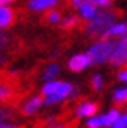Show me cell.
<instances>
[{
    "mask_svg": "<svg viewBox=\"0 0 127 128\" xmlns=\"http://www.w3.org/2000/svg\"><path fill=\"white\" fill-rule=\"evenodd\" d=\"M41 94L44 97V106H55L66 100H72L79 97V91L72 83L52 80L46 81L41 88Z\"/></svg>",
    "mask_w": 127,
    "mask_h": 128,
    "instance_id": "1",
    "label": "cell"
},
{
    "mask_svg": "<svg viewBox=\"0 0 127 128\" xmlns=\"http://www.w3.org/2000/svg\"><path fill=\"white\" fill-rule=\"evenodd\" d=\"M116 17L118 12L113 10H102L99 11L96 17L91 19L90 22L86 24V34L91 38H102L105 34V31L108 30L113 24H116Z\"/></svg>",
    "mask_w": 127,
    "mask_h": 128,
    "instance_id": "2",
    "label": "cell"
},
{
    "mask_svg": "<svg viewBox=\"0 0 127 128\" xmlns=\"http://www.w3.org/2000/svg\"><path fill=\"white\" fill-rule=\"evenodd\" d=\"M113 50H115V42L105 39V38H100L88 48V55L91 56L93 64H104L110 61Z\"/></svg>",
    "mask_w": 127,
    "mask_h": 128,
    "instance_id": "3",
    "label": "cell"
},
{
    "mask_svg": "<svg viewBox=\"0 0 127 128\" xmlns=\"http://www.w3.org/2000/svg\"><path fill=\"white\" fill-rule=\"evenodd\" d=\"M108 62L113 67H122L127 64V36L119 38L115 42V50H113Z\"/></svg>",
    "mask_w": 127,
    "mask_h": 128,
    "instance_id": "4",
    "label": "cell"
},
{
    "mask_svg": "<svg viewBox=\"0 0 127 128\" xmlns=\"http://www.w3.org/2000/svg\"><path fill=\"white\" fill-rule=\"evenodd\" d=\"M91 66H93V60H91V56L88 55V52L86 53H75L68 60V69L74 74L83 72V70H86Z\"/></svg>",
    "mask_w": 127,
    "mask_h": 128,
    "instance_id": "5",
    "label": "cell"
},
{
    "mask_svg": "<svg viewBox=\"0 0 127 128\" xmlns=\"http://www.w3.org/2000/svg\"><path fill=\"white\" fill-rule=\"evenodd\" d=\"M97 111H99V105L96 103V102H93V100H82L80 103L75 106L74 114H75V117H79V119H88L91 116H96Z\"/></svg>",
    "mask_w": 127,
    "mask_h": 128,
    "instance_id": "6",
    "label": "cell"
},
{
    "mask_svg": "<svg viewBox=\"0 0 127 128\" xmlns=\"http://www.w3.org/2000/svg\"><path fill=\"white\" fill-rule=\"evenodd\" d=\"M44 106V97L41 95H31L22 103V114L27 117H31L41 111V108Z\"/></svg>",
    "mask_w": 127,
    "mask_h": 128,
    "instance_id": "7",
    "label": "cell"
},
{
    "mask_svg": "<svg viewBox=\"0 0 127 128\" xmlns=\"http://www.w3.org/2000/svg\"><path fill=\"white\" fill-rule=\"evenodd\" d=\"M16 20V14L8 5H2L0 6V30H6L10 28Z\"/></svg>",
    "mask_w": 127,
    "mask_h": 128,
    "instance_id": "8",
    "label": "cell"
},
{
    "mask_svg": "<svg viewBox=\"0 0 127 128\" xmlns=\"http://www.w3.org/2000/svg\"><path fill=\"white\" fill-rule=\"evenodd\" d=\"M124 36H127V24L125 22H118V24H113L111 27L105 31V34L102 38H105V39H113V38L119 39V38H124Z\"/></svg>",
    "mask_w": 127,
    "mask_h": 128,
    "instance_id": "9",
    "label": "cell"
},
{
    "mask_svg": "<svg viewBox=\"0 0 127 128\" xmlns=\"http://www.w3.org/2000/svg\"><path fill=\"white\" fill-rule=\"evenodd\" d=\"M97 12H99L97 6L94 5V3H90V2L83 3V5L79 8V16H80V19H83V20H86V22H90L91 19L96 17Z\"/></svg>",
    "mask_w": 127,
    "mask_h": 128,
    "instance_id": "10",
    "label": "cell"
},
{
    "mask_svg": "<svg viewBox=\"0 0 127 128\" xmlns=\"http://www.w3.org/2000/svg\"><path fill=\"white\" fill-rule=\"evenodd\" d=\"M61 75V66L58 62H50L46 66V69L42 70V80L44 81H52L56 80Z\"/></svg>",
    "mask_w": 127,
    "mask_h": 128,
    "instance_id": "11",
    "label": "cell"
},
{
    "mask_svg": "<svg viewBox=\"0 0 127 128\" xmlns=\"http://www.w3.org/2000/svg\"><path fill=\"white\" fill-rule=\"evenodd\" d=\"M58 3V0H30L28 2V8L31 11H49L50 8H53V6Z\"/></svg>",
    "mask_w": 127,
    "mask_h": 128,
    "instance_id": "12",
    "label": "cell"
},
{
    "mask_svg": "<svg viewBox=\"0 0 127 128\" xmlns=\"http://www.w3.org/2000/svg\"><path fill=\"white\" fill-rule=\"evenodd\" d=\"M122 114V111L119 108H110L108 111H105L102 114V120H104V126L105 128H111V125L118 120V117Z\"/></svg>",
    "mask_w": 127,
    "mask_h": 128,
    "instance_id": "13",
    "label": "cell"
},
{
    "mask_svg": "<svg viewBox=\"0 0 127 128\" xmlns=\"http://www.w3.org/2000/svg\"><path fill=\"white\" fill-rule=\"evenodd\" d=\"M111 98L116 105H127V84L116 88L111 94Z\"/></svg>",
    "mask_w": 127,
    "mask_h": 128,
    "instance_id": "14",
    "label": "cell"
},
{
    "mask_svg": "<svg viewBox=\"0 0 127 128\" xmlns=\"http://www.w3.org/2000/svg\"><path fill=\"white\" fill-rule=\"evenodd\" d=\"M85 126L86 128H105L104 120H102V114H96V116L85 119Z\"/></svg>",
    "mask_w": 127,
    "mask_h": 128,
    "instance_id": "15",
    "label": "cell"
},
{
    "mask_svg": "<svg viewBox=\"0 0 127 128\" xmlns=\"http://www.w3.org/2000/svg\"><path fill=\"white\" fill-rule=\"evenodd\" d=\"M79 24H80V16L77 17V16L71 14V16H68L61 20V28L63 30H72V28L77 27Z\"/></svg>",
    "mask_w": 127,
    "mask_h": 128,
    "instance_id": "16",
    "label": "cell"
},
{
    "mask_svg": "<svg viewBox=\"0 0 127 128\" xmlns=\"http://www.w3.org/2000/svg\"><path fill=\"white\" fill-rule=\"evenodd\" d=\"M105 86V81H104V76L102 74H94L91 76V88L94 89L96 92H100Z\"/></svg>",
    "mask_w": 127,
    "mask_h": 128,
    "instance_id": "17",
    "label": "cell"
},
{
    "mask_svg": "<svg viewBox=\"0 0 127 128\" xmlns=\"http://www.w3.org/2000/svg\"><path fill=\"white\" fill-rule=\"evenodd\" d=\"M46 20L49 24H52V25H56V24H61L63 16H61V12L58 10H49L47 14H46Z\"/></svg>",
    "mask_w": 127,
    "mask_h": 128,
    "instance_id": "18",
    "label": "cell"
},
{
    "mask_svg": "<svg viewBox=\"0 0 127 128\" xmlns=\"http://www.w3.org/2000/svg\"><path fill=\"white\" fill-rule=\"evenodd\" d=\"M13 95H14V91H13V88H10L8 84H5V83H0V102H6V100H10Z\"/></svg>",
    "mask_w": 127,
    "mask_h": 128,
    "instance_id": "19",
    "label": "cell"
},
{
    "mask_svg": "<svg viewBox=\"0 0 127 128\" xmlns=\"http://www.w3.org/2000/svg\"><path fill=\"white\" fill-rule=\"evenodd\" d=\"M111 128H127V111L118 117V120L111 125Z\"/></svg>",
    "mask_w": 127,
    "mask_h": 128,
    "instance_id": "20",
    "label": "cell"
},
{
    "mask_svg": "<svg viewBox=\"0 0 127 128\" xmlns=\"http://www.w3.org/2000/svg\"><path fill=\"white\" fill-rule=\"evenodd\" d=\"M90 3H94L97 6V8H108V6H111L113 0H88Z\"/></svg>",
    "mask_w": 127,
    "mask_h": 128,
    "instance_id": "21",
    "label": "cell"
},
{
    "mask_svg": "<svg viewBox=\"0 0 127 128\" xmlns=\"http://www.w3.org/2000/svg\"><path fill=\"white\" fill-rule=\"evenodd\" d=\"M118 80L124 83V84H127V67H121L118 72Z\"/></svg>",
    "mask_w": 127,
    "mask_h": 128,
    "instance_id": "22",
    "label": "cell"
},
{
    "mask_svg": "<svg viewBox=\"0 0 127 128\" xmlns=\"http://www.w3.org/2000/svg\"><path fill=\"white\" fill-rule=\"evenodd\" d=\"M0 128H19L14 122H11V120H2L0 122Z\"/></svg>",
    "mask_w": 127,
    "mask_h": 128,
    "instance_id": "23",
    "label": "cell"
},
{
    "mask_svg": "<svg viewBox=\"0 0 127 128\" xmlns=\"http://www.w3.org/2000/svg\"><path fill=\"white\" fill-rule=\"evenodd\" d=\"M88 0H71V6L72 8H75V10H79L83 3H86Z\"/></svg>",
    "mask_w": 127,
    "mask_h": 128,
    "instance_id": "24",
    "label": "cell"
},
{
    "mask_svg": "<svg viewBox=\"0 0 127 128\" xmlns=\"http://www.w3.org/2000/svg\"><path fill=\"white\" fill-rule=\"evenodd\" d=\"M42 128H66V125L65 124H58V122H56V124H46V125H44Z\"/></svg>",
    "mask_w": 127,
    "mask_h": 128,
    "instance_id": "25",
    "label": "cell"
},
{
    "mask_svg": "<svg viewBox=\"0 0 127 128\" xmlns=\"http://www.w3.org/2000/svg\"><path fill=\"white\" fill-rule=\"evenodd\" d=\"M46 124H56V116L55 114H49V116L46 117Z\"/></svg>",
    "mask_w": 127,
    "mask_h": 128,
    "instance_id": "26",
    "label": "cell"
},
{
    "mask_svg": "<svg viewBox=\"0 0 127 128\" xmlns=\"http://www.w3.org/2000/svg\"><path fill=\"white\" fill-rule=\"evenodd\" d=\"M13 2H14V0H0V6H2V5H10Z\"/></svg>",
    "mask_w": 127,
    "mask_h": 128,
    "instance_id": "27",
    "label": "cell"
},
{
    "mask_svg": "<svg viewBox=\"0 0 127 128\" xmlns=\"http://www.w3.org/2000/svg\"><path fill=\"white\" fill-rule=\"evenodd\" d=\"M125 111H127V105H125Z\"/></svg>",
    "mask_w": 127,
    "mask_h": 128,
    "instance_id": "28",
    "label": "cell"
}]
</instances>
